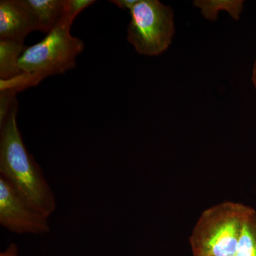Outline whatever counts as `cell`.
<instances>
[{"label": "cell", "instance_id": "1", "mask_svg": "<svg viewBox=\"0 0 256 256\" xmlns=\"http://www.w3.org/2000/svg\"><path fill=\"white\" fill-rule=\"evenodd\" d=\"M16 112L15 108L0 128V176L10 182L34 208L50 217L56 208L54 193L23 142Z\"/></svg>", "mask_w": 256, "mask_h": 256}, {"label": "cell", "instance_id": "2", "mask_svg": "<svg viewBox=\"0 0 256 256\" xmlns=\"http://www.w3.org/2000/svg\"><path fill=\"white\" fill-rule=\"evenodd\" d=\"M252 210L226 202L205 210L190 236L194 256H235L244 223Z\"/></svg>", "mask_w": 256, "mask_h": 256}, {"label": "cell", "instance_id": "3", "mask_svg": "<svg viewBox=\"0 0 256 256\" xmlns=\"http://www.w3.org/2000/svg\"><path fill=\"white\" fill-rule=\"evenodd\" d=\"M73 22L64 18L42 41L28 47L18 60V67L28 77L30 86L44 78L75 68L84 43L70 34Z\"/></svg>", "mask_w": 256, "mask_h": 256}, {"label": "cell", "instance_id": "4", "mask_svg": "<svg viewBox=\"0 0 256 256\" xmlns=\"http://www.w3.org/2000/svg\"><path fill=\"white\" fill-rule=\"evenodd\" d=\"M130 13L128 41L138 53L153 56L169 48L174 34L171 8L158 0H138Z\"/></svg>", "mask_w": 256, "mask_h": 256}, {"label": "cell", "instance_id": "5", "mask_svg": "<svg viewBox=\"0 0 256 256\" xmlns=\"http://www.w3.org/2000/svg\"><path fill=\"white\" fill-rule=\"evenodd\" d=\"M48 218L30 204L10 182L0 176V224L16 234L50 232Z\"/></svg>", "mask_w": 256, "mask_h": 256}, {"label": "cell", "instance_id": "6", "mask_svg": "<svg viewBox=\"0 0 256 256\" xmlns=\"http://www.w3.org/2000/svg\"><path fill=\"white\" fill-rule=\"evenodd\" d=\"M36 25L24 0L0 1V40L24 42Z\"/></svg>", "mask_w": 256, "mask_h": 256}, {"label": "cell", "instance_id": "7", "mask_svg": "<svg viewBox=\"0 0 256 256\" xmlns=\"http://www.w3.org/2000/svg\"><path fill=\"white\" fill-rule=\"evenodd\" d=\"M66 0H24L31 14L36 31L50 33L65 14Z\"/></svg>", "mask_w": 256, "mask_h": 256}, {"label": "cell", "instance_id": "8", "mask_svg": "<svg viewBox=\"0 0 256 256\" xmlns=\"http://www.w3.org/2000/svg\"><path fill=\"white\" fill-rule=\"evenodd\" d=\"M26 48L23 42L13 40H0L1 80L9 82L22 74L18 63Z\"/></svg>", "mask_w": 256, "mask_h": 256}, {"label": "cell", "instance_id": "9", "mask_svg": "<svg viewBox=\"0 0 256 256\" xmlns=\"http://www.w3.org/2000/svg\"><path fill=\"white\" fill-rule=\"evenodd\" d=\"M194 4L202 10V15L207 20L216 21L220 10H226L234 20H238L242 10V1H195Z\"/></svg>", "mask_w": 256, "mask_h": 256}, {"label": "cell", "instance_id": "10", "mask_svg": "<svg viewBox=\"0 0 256 256\" xmlns=\"http://www.w3.org/2000/svg\"><path fill=\"white\" fill-rule=\"evenodd\" d=\"M235 256H256V212L254 210L245 220Z\"/></svg>", "mask_w": 256, "mask_h": 256}, {"label": "cell", "instance_id": "11", "mask_svg": "<svg viewBox=\"0 0 256 256\" xmlns=\"http://www.w3.org/2000/svg\"><path fill=\"white\" fill-rule=\"evenodd\" d=\"M16 94L12 90H1L0 94V128L6 122L12 111L18 107Z\"/></svg>", "mask_w": 256, "mask_h": 256}, {"label": "cell", "instance_id": "12", "mask_svg": "<svg viewBox=\"0 0 256 256\" xmlns=\"http://www.w3.org/2000/svg\"><path fill=\"white\" fill-rule=\"evenodd\" d=\"M95 2L94 0H66L64 18L74 22L82 11Z\"/></svg>", "mask_w": 256, "mask_h": 256}, {"label": "cell", "instance_id": "13", "mask_svg": "<svg viewBox=\"0 0 256 256\" xmlns=\"http://www.w3.org/2000/svg\"><path fill=\"white\" fill-rule=\"evenodd\" d=\"M137 1L138 0H112V1H110V2L116 4L120 9L130 11Z\"/></svg>", "mask_w": 256, "mask_h": 256}, {"label": "cell", "instance_id": "14", "mask_svg": "<svg viewBox=\"0 0 256 256\" xmlns=\"http://www.w3.org/2000/svg\"><path fill=\"white\" fill-rule=\"evenodd\" d=\"M0 256H18V248L16 244H10L4 252H0Z\"/></svg>", "mask_w": 256, "mask_h": 256}, {"label": "cell", "instance_id": "15", "mask_svg": "<svg viewBox=\"0 0 256 256\" xmlns=\"http://www.w3.org/2000/svg\"><path fill=\"white\" fill-rule=\"evenodd\" d=\"M252 82H254V86L256 88V60L255 64H254V70H252Z\"/></svg>", "mask_w": 256, "mask_h": 256}]
</instances>
